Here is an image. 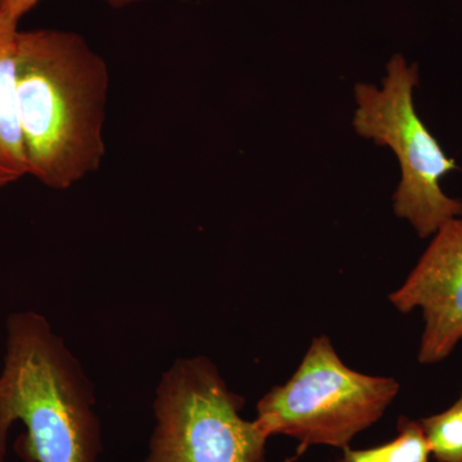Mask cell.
<instances>
[{
	"label": "cell",
	"mask_w": 462,
	"mask_h": 462,
	"mask_svg": "<svg viewBox=\"0 0 462 462\" xmlns=\"http://www.w3.org/2000/svg\"><path fill=\"white\" fill-rule=\"evenodd\" d=\"M20 21L0 14V188L27 175L18 120L16 44Z\"/></svg>",
	"instance_id": "cell-7"
},
{
	"label": "cell",
	"mask_w": 462,
	"mask_h": 462,
	"mask_svg": "<svg viewBox=\"0 0 462 462\" xmlns=\"http://www.w3.org/2000/svg\"><path fill=\"white\" fill-rule=\"evenodd\" d=\"M41 0H0V14L20 21L21 18L29 14ZM111 7L123 8L133 3L147 2V0H105Z\"/></svg>",
	"instance_id": "cell-10"
},
{
	"label": "cell",
	"mask_w": 462,
	"mask_h": 462,
	"mask_svg": "<svg viewBox=\"0 0 462 462\" xmlns=\"http://www.w3.org/2000/svg\"><path fill=\"white\" fill-rule=\"evenodd\" d=\"M422 430L437 462H462V392L449 409L421 419Z\"/></svg>",
	"instance_id": "cell-9"
},
{
	"label": "cell",
	"mask_w": 462,
	"mask_h": 462,
	"mask_svg": "<svg viewBox=\"0 0 462 462\" xmlns=\"http://www.w3.org/2000/svg\"><path fill=\"white\" fill-rule=\"evenodd\" d=\"M387 71L382 89L356 84L355 130L394 152L401 167L394 214L409 221L420 238H430L462 216L461 200L447 196L440 188V179L457 166L416 112L413 89L419 83L418 65H409L402 54H396Z\"/></svg>",
	"instance_id": "cell-4"
},
{
	"label": "cell",
	"mask_w": 462,
	"mask_h": 462,
	"mask_svg": "<svg viewBox=\"0 0 462 462\" xmlns=\"http://www.w3.org/2000/svg\"><path fill=\"white\" fill-rule=\"evenodd\" d=\"M389 302L402 314L420 309L424 319L418 360L445 361L462 340V218L443 225Z\"/></svg>",
	"instance_id": "cell-6"
},
{
	"label": "cell",
	"mask_w": 462,
	"mask_h": 462,
	"mask_svg": "<svg viewBox=\"0 0 462 462\" xmlns=\"http://www.w3.org/2000/svg\"><path fill=\"white\" fill-rule=\"evenodd\" d=\"M83 367L44 316L14 312L5 324L0 373V460L20 421L14 451L26 462H98L102 434Z\"/></svg>",
	"instance_id": "cell-2"
},
{
	"label": "cell",
	"mask_w": 462,
	"mask_h": 462,
	"mask_svg": "<svg viewBox=\"0 0 462 462\" xmlns=\"http://www.w3.org/2000/svg\"><path fill=\"white\" fill-rule=\"evenodd\" d=\"M0 462H7V461H5V460H0Z\"/></svg>",
	"instance_id": "cell-11"
},
{
	"label": "cell",
	"mask_w": 462,
	"mask_h": 462,
	"mask_svg": "<svg viewBox=\"0 0 462 462\" xmlns=\"http://www.w3.org/2000/svg\"><path fill=\"white\" fill-rule=\"evenodd\" d=\"M397 437L384 445L366 449H343V455L329 462H431L430 447L420 421L401 416Z\"/></svg>",
	"instance_id": "cell-8"
},
{
	"label": "cell",
	"mask_w": 462,
	"mask_h": 462,
	"mask_svg": "<svg viewBox=\"0 0 462 462\" xmlns=\"http://www.w3.org/2000/svg\"><path fill=\"white\" fill-rule=\"evenodd\" d=\"M400 388L394 378L346 366L329 337H316L293 376L261 398L256 420L270 438L296 439L300 454L312 446L346 449L383 418Z\"/></svg>",
	"instance_id": "cell-3"
},
{
	"label": "cell",
	"mask_w": 462,
	"mask_h": 462,
	"mask_svg": "<svg viewBox=\"0 0 462 462\" xmlns=\"http://www.w3.org/2000/svg\"><path fill=\"white\" fill-rule=\"evenodd\" d=\"M243 406L208 358L176 361L157 389L144 462H266L269 434L242 418Z\"/></svg>",
	"instance_id": "cell-5"
},
{
	"label": "cell",
	"mask_w": 462,
	"mask_h": 462,
	"mask_svg": "<svg viewBox=\"0 0 462 462\" xmlns=\"http://www.w3.org/2000/svg\"><path fill=\"white\" fill-rule=\"evenodd\" d=\"M107 65L83 36L62 30H18L16 93L27 175L65 190L98 171Z\"/></svg>",
	"instance_id": "cell-1"
}]
</instances>
